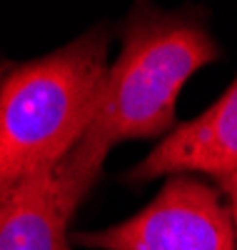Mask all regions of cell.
Masks as SVG:
<instances>
[{
  "label": "cell",
  "mask_w": 237,
  "mask_h": 250,
  "mask_svg": "<svg viewBox=\"0 0 237 250\" xmlns=\"http://www.w3.org/2000/svg\"><path fill=\"white\" fill-rule=\"evenodd\" d=\"M217 55L215 40L192 20L153 10H138L130 18L122 53L100 83L88 130L53 170L62 213L70 218L90 193L115 143L175 128L180 88Z\"/></svg>",
  "instance_id": "obj_1"
},
{
  "label": "cell",
  "mask_w": 237,
  "mask_h": 250,
  "mask_svg": "<svg viewBox=\"0 0 237 250\" xmlns=\"http://www.w3.org/2000/svg\"><path fill=\"white\" fill-rule=\"evenodd\" d=\"M107 70V33L90 30L0 80V200L53 173L88 130Z\"/></svg>",
  "instance_id": "obj_2"
},
{
  "label": "cell",
  "mask_w": 237,
  "mask_h": 250,
  "mask_svg": "<svg viewBox=\"0 0 237 250\" xmlns=\"http://www.w3.org/2000/svg\"><path fill=\"white\" fill-rule=\"evenodd\" d=\"M73 243L95 250H237L230 208L212 185L175 175L142 213Z\"/></svg>",
  "instance_id": "obj_3"
},
{
  "label": "cell",
  "mask_w": 237,
  "mask_h": 250,
  "mask_svg": "<svg viewBox=\"0 0 237 250\" xmlns=\"http://www.w3.org/2000/svg\"><path fill=\"white\" fill-rule=\"evenodd\" d=\"M170 173H207L227 178L237 173V78L227 93L200 118L180 123L130 173V183H145Z\"/></svg>",
  "instance_id": "obj_4"
},
{
  "label": "cell",
  "mask_w": 237,
  "mask_h": 250,
  "mask_svg": "<svg viewBox=\"0 0 237 250\" xmlns=\"http://www.w3.org/2000/svg\"><path fill=\"white\" fill-rule=\"evenodd\" d=\"M68 215L53 173H40L0 200V250H70Z\"/></svg>",
  "instance_id": "obj_5"
},
{
  "label": "cell",
  "mask_w": 237,
  "mask_h": 250,
  "mask_svg": "<svg viewBox=\"0 0 237 250\" xmlns=\"http://www.w3.org/2000/svg\"><path fill=\"white\" fill-rule=\"evenodd\" d=\"M220 188H222V193L227 195L230 200V215H232V225H235V240H237V173L235 175H227L222 180H217Z\"/></svg>",
  "instance_id": "obj_6"
},
{
  "label": "cell",
  "mask_w": 237,
  "mask_h": 250,
  "mask_svg": "<svg viewBox=\"0 0 237 250\" xmlns=\"http://www.w3.org/2000/svg\"><path fill=\"white\" fill-rule=\"evenodd\" d=\"M5 73H8V68L3 65V62H0V80H3V75H5Z\"/></svg>",
  "instance_id": "obj_7"
}]
</instances>
